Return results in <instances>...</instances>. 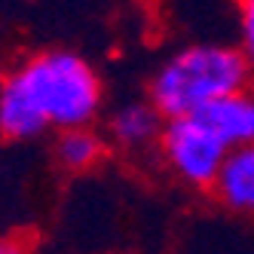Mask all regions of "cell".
Segmentation results:
<instances>
[{"label":"cell","instance_id":"obj_1","mask_svg":"<svg viewBox=\"0 0 254 254\" xmlns=\"http://www.w3.org/2000/svg\"><path fill=\"white\" fill-rule=\"evenodd\" d=\"M104 104L98 70L70 49H43L0 77V135L31 141L92 126Z\"/></svg>","mask_w":254,"mask_h":254},{"label":"cell","instance_id":"obj_2","mask_svg":"<svg viewBox=\"0 0 254 254\" xmlns=\"http://www.w3.org/2000/svg\"><path fill=\"white\" fill-rule=\"evenodd\" d=\"M251 67L239 46L190 43L162 62L147 86V101L166 120L199 117L211 104L251 89Z\"/></svg>","mask_w":254,"mask_h":254},{"label":"cell","instance_id":"obj_3","mask_svg":"<svg viewBox=\"0 0 254 254\" xmlns=\"http://www.w3.org/2000/svg\"><path fill=\"white\" fill-rule=\"evenodd\" d=\"M156 150L166 169L193 190H211L230 153L202 117L166 120Z\"/></svg>","mask_w":254,"mask_h":254},{"label":"cell","instance_id":"obj_4","mask_svg":"<svg viewBox=\"0 0 254 254\" xmlns=\"http://www.w3.org/2000/svg\"><path fill=\"white\" fill-rule=\"evenodd\" d=\"M162 126H166V117H162L150 101H126L117 111L107 117V138H111L117 147L138 153L159 144Z\"/></svg>","mask_w":254,"mask_h":254},{"label":"cell","instance_id":"obj_5","mask_svg":"<svg viewBox=\"0 0 254 254\" xmlns=\"http://www.w3.org/2000/svg\"><path fill=\"white\" fill-rule=\"evenodd\" d=\"M211 193L221 202V208L239 217H254V144L227 153V162Z\"/></svg>","mask_w":254,"mask_h":254},{"label":"cell","instance_id":"obj_6","mask_svg":"<svg viewBox=\"0 0 254 254\" xmlns=\"http://www.w3.org/2000/svg\"><path fill=\"white\" fill-rule=\"evenodd\" d=\"M199 117L214 129V135L224 141L227 150L248 147V144H254V89H242L236 95L221 98Z\"/></svg>","mask_w":254,"mask_h":254},{"label":"cell","instance_id":"obj_7","mask_svg":"<svg viewBox=\"0 0 254 254\" xmlns=\"http://www.w3.org/2000/svg\"><path fill=\"white\" fill-rule=\"evenodd\" d=\"M107 141L101 132H95L92 126H83V129H67L56 135L52 144V156L64 172H89L95 169L104 159Z\"/></svg>","mask_w":254,"mask_h":254},{"label":"cell","instance_id":"obj_8","mask_svg":"<svg viewBox=\"0 0 254 254\" xmlns=\"http://www.w3.org/2000/svg\"><path fill=\"white\" fill-rule=\"evenodd\" d=\"M239 49L254 74V0H239Z\"/></svg>","mask_w":254,"mask_h":254},{"label":"cell","instance_id":"obj_9","mask_svg":"<svg viewBox=\"0 0 254 254\" xmlns=\"http://www.w3.org/2000/svg\"><path fill=\"white\" fill-rule=\"evenodd\" d=\"M0 254H31V248L19 236H6V239H0Z\"/></svg>","mask_w":254,"mask_h":254},{"label":"cell","instance_id":"obj_10","mask_svg":"<svg viewBox=\"0 0 254 254\" xmlns=\"http://www.w3.org/2000/svg\"><path fill=\"white\" fill-rule=\"evenodd\" d=\"M147 3H156V0H147Z\"/></svg>","mask_w":254,"mask_h":254}]
</instances>
